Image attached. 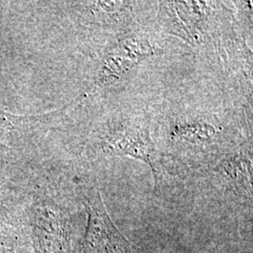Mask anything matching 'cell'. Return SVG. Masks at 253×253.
<instances>
[{
  "mask_svg": "<svg viewBox=\"0 0 253 253\" xmlns=\"http://www.w3.org/2000/svg\"><path fill=\"white\" fill-rule=\"evenodd\" d=\"M113 43L137 65L163 53V49L152 42L150 37L139 31L123 33Z\"/></svg>",
  "mask_w": 253,
  "mask_h": 253,
  "instance_id": "cell-6",
  "label": "cell"
},
{
  "mask_svg": "<svg viewBox=\"0 0 253 253\" xmlns=\"http://www.w3.org/2000/svg\"><path fill=\"white\" fill-rule=\"evenodd\" d=\"M231 127L216 116L203 113H184L169 120L167 142L172 147L205 150L227 144Z\"/></svg>",
  "mask_w": 253,
  "mask_h": 253,
  "instance_id": "cell-3",
  "label": "cell"
},
{
  "mask_svg": "<svg viewBox=\"0 0 253 253\" xmlns=\"http://www.w3.org/2000/svg\"><path fill=\"white\" fill-rule=\"evenodd\" d=\"M98 145L107 156L129 157L146 163L158 185L163 159L152 139L150 120L145 115L110 118L99 136Z\"/></svg>",
  "mask_w": 253,
  "mask_h": 253,
  "instance_id": "cell-1",
  "label": "cell"
},
{
  "mask_svg": "<svg viewBox=\"0 0 253 253\" xmlns=\"http://www.w3.org/2000/svg\"><path fill=\"white\" fill-rule=\"evenodd\" d=\"M138 65L123 54L114 43L105 50L93 84V91L107 89L122 82Z\"/></svg>",
  "mask_w": 253,
  "mask_h": 253,
  "instance_id": "cell-5",
  "label": "cell"
},
{
  "mask_svg": "<svg viewBox=\"0 0 253 253\" xmlns=\"http://www.w3.org/2000/svg\"><path fill=\"white\" fill-rule=\"evenodd\" d=\"M217 2L162 1L159 4L160 26L193 47L206 42Z\"/></svg>",
  "mask_w": 253,
  "mask_h": 253,
  "instance_id": "cell-2",
  "label": "cell"
},
{
  "mask_svg": "<svg viewBox=\"0 0 253 253\" xmlns=\"http://www.w3.org/2000/svg\"><path fill=\"white\" fill-rule=\"evenodd\" d=\"M87 208L86 248L89 253H134L132 246L111 219L97 189L91 190L87 196Z\"/></svg>",
  "mask_w": 253,
  "mask_h": 253,
  "instance_id": "cell-4",
  "label": "cell"
}]
</instances>
